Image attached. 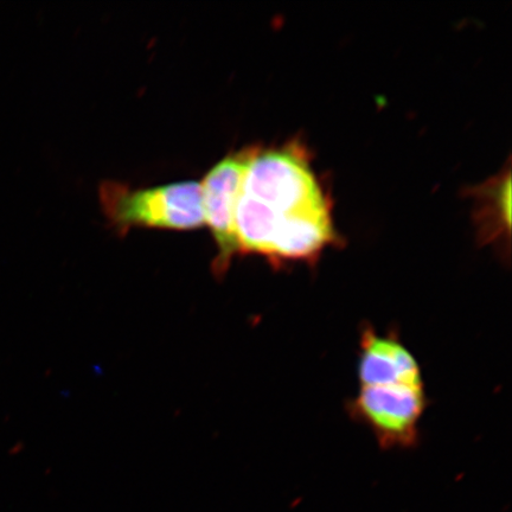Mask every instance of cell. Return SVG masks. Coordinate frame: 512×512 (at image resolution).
Returning a JSON list of instances; mask_svg holds the SVG:
<instances>
[{
	"label": "cell",
	"instance_id": "1",
	"mask_svg": "<svg viewBox=\"0 0 512 512\" xmlns=\"http://www.w3.org/2000/svg\"><path fill=\"white\" fill-rule=\"evenodd\" d=\"M241 254H258L280 266L316 264L339 243L329 198L305 147H258L243 179L236 207Z\"/></svg>",
	"mask_w": 512,
	"mask_h": 512
},
{
	"label": "cell",
	"instance_id": "2",
	"mask_svg": "<svg viewBox=\"0 0 512 512\" xmlns=\"http://www.w3.org/2000/svg\"><path fill=\"white\" fill-rule=\"evenodd\" d=\"M99 198L108 221L121 233L140 227L191 230L206 224L198 182L133 189L106 181L100 185Z\"/></svg>",
	"mask_w": 512,
	"mask_h": 512
},
{
	"label": "cell",
	"instance_id": "3",
	"mask_svg": "<svg viewBox=\"0 0 512 512\" xmlns=\"http://www.w3.org/2000/svg\"><path fill=\"white\" fill-rule=\"evenodd\" d=\"M428 406L426 386L360 387L347 406L352 419L369 428L383 450H408L419 444Z\"/></svg>",
	"mask_w": 512,
	"mask_h": 512
},
{
	"label": "cell",
	"instance_id": "4",
	"mask_svg": "<svg viewBox=\"0 0 512 512\" xmlns=\"http://www.w3.org/2000/svg\"><path fill=\"white\" fill-rule=\"evenodd\" d=\"M258 147H246L230 153L208 172L201 183L204 223L208 224L219 248L214 264L217 274L226 272L234 256L240 253L236 207L243 179Z\"/></svg>",
	"mask_w": 512,
	"mask_h": 512
},
{
	"label": "cell",
	"instance_id": "5",
	"mask_svg": "<svg viewBox=\"0 0 512 512\" xmlns=\"http://www.w3.org/2000/svg\"><path fill=\"white\" fill-rule=\"evenodd\" d=\"M357 377L360 387L425 386L420 364L398 332H379L371 324L362 325Z\"/></svg>",
	"mask_w": 512,
	"mask_h": 512
},
{
	"label": "cell",
	"instance_id": "6",
	"mask_svg": "<svg viewBox=\"0 0 512 512\" xmlns=\"http://www.w3.org/2000/svg\"><path fill=\"white\" fill-rule=\"evenodd\" d=\"M479 239L483 243L510 240V172L476 189Z\"/></svg>",
	"mask_w": 512,
	"mask_h": 512
}]
</instances>
